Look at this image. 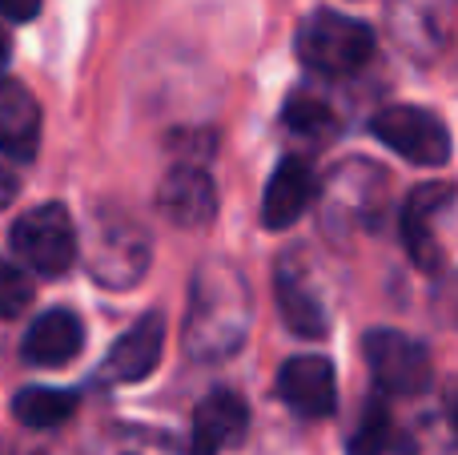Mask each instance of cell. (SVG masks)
Here are the masks:
<instances>
[{
    "label": "cell",
    "mask_w": 458,
    "mask_h": 455,
    "mask_svg": "<svg viewBox=\"0 0 458 455\" xmlns=\"http://www.w3.org/2000/svg\"><path fill=\"white\" fill-rule=\"evenodd\" d=\"M253 319L250 282L233 262L198 266L190 290V314H185V351L201 363H222L242 351Z\"/></svg>",
    "instance_id": "obj_1"
},
{
    "label": "cell",
    "mask_w": 458,
    "mask_h": 455,
    "mask_svg": "<svg viewBox=\"0 0 458 455\" xmlns=\"http://www.w3.org/2000/svg\"><path fill=\"white\" fill-rule=\"evenodd\" d=\"M153 258L149 230L137 222L133 214L117 206L93 210V226H89V246H85V266L93 282L105 290H129L145 279Z\"/></svg>",
    "instance_id": "obj_2"
},
{
    "label": "cell",
    "mask_w": 458,
    "mask_h": 455,
    "mask_svg": "<svg viewBox=\"0 0 458 455\" xmlns=\"http://www.w3.org/2000/svg\"><path fill=\"white\" fill-rule=\"evenodd\" d=\"M390 182L374 161L354 158L342 161L322 185V222L334 234H358V230H378L382 214L390 202Z\"/></svg>",
    "instance_id": "obj_3"
},
{
    "label": "cell",
    "mask_w": 458,
    "mask_h": 455,
    "mask_svg": "<svg viewBox=\"0 0 458 455\" xmlns=\"http://www.w3.org/2000/svg\"><path fill=\"white\" fill-rule=\"evenodd\" d=\"M298 56L318 77H330V81L354 77L374 56V32L362 21H354V16L318 8L298 29Z\"/></svg>",
    "instance_id": "obj_4"
},
{
    "label": "cell",
    "mask_w": 458,
    "mask_h": 455,
    "mask_svg": "<svg viewBox=\"0 0 458 455\" xmlns=\"http://www.w3.org/2000/svg\"><path fill=\"white\" fill-rule=\"evenodd\" d=\"M13 254L37 274H64L77 262V226L69 210L48 202L21 214L13 226Z\"/></svg>",
    "instance_id": "obj_5"
},
{
    "label": "cell",
    "mask_w": 458,
    "mask_h": 455,
    "mask_svg": "<svg viewBox=\"0 0 458 455\" xmlns=\"http://www.w3.org/2000/svg\"><path fill=\"white\" fill-rule=\"evenodd\" d=\"M366 367L386 395H419L430 391V355L419 339L403 331H370L362 339Z\"/></svg>",
    "instance_id": "obj_6"
},
{
    "label": "cell",
    "mask_w": 458,
    "mask_h": 455,
    "mask_svg": "<svg viewBox=\"0 0 458 455\" xmlns=\"http://www.w3.org/2000/svg\"><path fill=\"white\" fill-rule=\"evenodd\" d=\"M458 0H386L390 40L411 61H435L454 32Z\"/></svg>",
    "instance_id": "obj_7"
},
{
    "label": "cell",
    "mask_w": 458,
    "mask_h": 455,
    "mask_svg": "<svg viewBox=\"0 0 458 455\" xmlns=\"http://www.w3.org/2000/svg\"><path fill=\"white\" fill-rule=\"evenodd\" d=\"M370 129L382 145H390L398 158L414 161V166H443L451 158L446 125L435 113L414 109V105H390V109L374 113Z\"/></svg>",
    "instance_id": "obj_8"
},
{
    "label": "cell",
    "mask_w": 458,
    "mask_h": 455,
    "mask_svg": "<svg viewBox=\"0 0 458 455\" xmlns=\"http://www.w3.org/2000/svg\"><path fill=\"white\" fill-rule=\"evenodd\" d=\"M274 298L277 311H282L285 327L301 339H322L330 331V319H326V303L314 290V279L306 274V262L298 254H282L274 270Z\"/></svg>",
    "instance_id": "obj_9"
},
{
    "label": "cell",
    "mask_w": 458,
    "mask_h": 455,
    "mask_svg": "<svg viewBox=\"0 0 458 455\" xmlns=\"http://www.w3.org/2000/svg\"><path fill=\"white\" fill-rule=\"evenodd\" d=\"M157 206L182 230H201V226L214 222L217 214V185L206 174V166H182L177 161L165 177H161L157 190Z\"/></svg>",
    "instance_id": "obj_10"
},
{
    "label": "cell",
    "mask_w": 458,
    "mask_h": 455,
    "mask_svg": "<svg viewBox=\"0 0 458 455\" xmlns=\"http://www.w3.org/2000/svg\"><path fill=\"white\" fill-rule=\"evenodd\" d=\"M394 455H458V387L435 391L394 435Z\"/></svg>",
    "instance_id": "obj_11"
},
{
    "label": "cell",
    "mask_w": 458,
    "mask_h": 455,
    "mask_svg": "<svg viewBox=\"0 0 458 455\" xmlns=\"http://www.w3.org/2000/svg\"><path fill=\"white\" fill-rule=\"evenodd\" d=\"M451 202H454V185H443V182L419 185V190H411V198L403 202V218H398V222H403V242L419 270H438V262H443V246H438L435 222Z\"/></svg>",
    "instance_id": "obj_12"
},
{
    "label": "cell",
    "mask_w": 458,
    "mask_h": 455,
    "mask_svg": "<svg viewBox=\"0 0 458 455\" xmlns=\"http://www.w3.org/2000/svg\"><path fill=\"white\" fill-rule=\"evenodd\" d=\"M161 355H165V319L149 311L141 322H133V331H125L113 343L109 359L101 367V383H141L157 371Z\"/></svg>",
    "instance_id": "obj_13"
},
{
    "label": "cell",
    "mask_w": 458,
    "mask_h": 455,
    "mask_svg": "<svg viewBox=\"0 0 458 455\" xmlns=\"http://www.w3.org/2000/svg\"><path fill=\"white\" fill-rule=\"evenodd\" d=\"M277 395L290 403L298 416L326 419L338 403V383H334V367L322 355H298L277 371Z\"/></svg>",
    "instance_id": "obj_14"
},
{
    "label": "cell",
    "mask_w": 458,
    "mask_h": 455,
    "mask_svg": "<svg viewBox=\"0 0 458 455\" xmlns=\"http://www.w3.org/2000/svg\"><path fill=\"white\" fill-rule=\"evenodd\" d=\"M318 198V174L306 158H282L277 169L269 174L266 202H261V222L269 230H285L310 210Z\"/></svg>",
    "instance_id": "obj_15"
},
{
    "label": "cell",
    "mask_w": 458,
    "mask_h": 455,
    "mask_svg": "<svg viewBox=\"0 0 458 455\" xmlns=\"http://www.w3.org/2000/svg\"><path fill=\"white\" fill-rule=\"evenodd\" d=\"M250 432V408L242 395L214 391L193 411V455H222L225 448H237Z\"/></svg>",
    "instance_id": "obj_16"
},
{
    "label": "cell",
    "mask_w": 458,
    "mask_h": 455,
    "mask_svg": "<svg viewBox=\"0 0 458 455\" xmlns=\"http://www.w3.org/2000/svg\"><path fill=\"white\" fill-rule=\"evenodd\" d=\"M40 150V105L21 81H0V153L32 161Z\"/></svg>",
    "instance_id": "obj_17"
},
{
    "label": "cell",
    "mask_w": 458,
    "mask_h": 455,
    "mask_svg": "<svg viewBox=\"0 0 458 455\" xmlns=\"http://www.w3.org/2000/svg\"><path fill=\"white\" fill-rule=\"evenodd\" d=\"M85 347V327H81L77 314L69 311H45L29 331H24L21 355L24 363H37V367H64L72 363Z\"/></svg>",
    "instance_id": "obj_18"
},
{
    "label": "cell",
    "mask_w": 458,
    "mask_h": 455,
    "mask_svg": "<svg viewBox=\"0 0 458 455\" xmlns=\"http://www.w3.org/2000/svg\"><path fill=\"white\" fill-rule=\"evenodd\" d=\"M77 395L61 391V387H24L13 399V416L24 427H56L77 411Z\"/></svg>",
    "instance_id": "obj_19"
},
{
    "label": "cell",
    "mask_w": 458,
    "mask_h": 455,
    "mask_svg": "<svg viewBox=\"0 0 458 455\" xmlns=\"http://www.w3.org/2000/svg\"><path fill=\"white\" fill-rule=\"evenodd\" d=\"M285 125L293 129L298 137H310V142H326V137L338 129V117L334 109L314 93H293L285 101Z\"/></svg>",
    "instance_id": "obj_20"
},
{
    "label": "cell",
    "mask_w": 458,
    "mask_h": 455,
    "mask_svg": "<svg viewBox=\"0 0 458 455\" xmlns=\"http://www.w3.org/2000/svg\"><path fill=\"white\" fill-rule=\"evenodd\" d=\"M394 451V419L382 399H370L350 435V455H386Z\"/></svg>",
    "instance_id": "obj_21"
},
{
    "label": "cell",
    "mask_w": 458,
    "mask_h": 455,
    "mask_svg": "<svg viewBox=\"0 0 458 455\" xmlns=\"http://www.w3.org/2000/svg\"><path fill=\"white\" fill-rule=\"evenodd\" d=\"M32 303V282L21 266L0 262V319H16Z\"/></svg>",
    "instance_id": "obj_22"
},
{
    "label": "cell",
    "mask_w": 458,
    "mask_h": 455,
    "mask_svg": "<svg viewBox=\"0 0 458 455\" xmlns=\"http://www.w3.org/2000/svg\"><path fill=\"white\" fill-rule=\"evenodd\" d=\"M0 13L8 21H32L40 13V0H0Z\"/></svg>",
    "instance_id": "obj_23"
},
{
    "label": "cell",
    "mask_w": 458,
    "mask_h": 455,
    "mask_svg": "<svg viewBox=\"0 0 458 455\" xmlns=\"http://www.w3.org/2000/svg\"><path fill=\"white\" fill-rule=\"evenodd\" d=\"M4 64H8V37L0 32V69H4Z\"/></svg>",
    "instance_id": "obj_24"
}]
</instances>
